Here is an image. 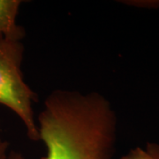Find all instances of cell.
<instances>
[{
	"label": "cell",
	"instance_id": "obj_1",
	"mask_svg": "<svg viewBox=\"0 0 159 159\" xmlns=\"http://www.w3.org/2000/svg\"><path fill=\"white\" fill-rule=\"evenodd\" d=\"M43 159H111L117 139V117L97 92L56 89L37 118Z\"/></svg>",
	"mask_w": 159,
	"mask_h": 159
},
{
	"label": "cell",
	"instance_id": "obj_2",
	"mask_svg": "<svg viewBox=\"0 0 159 159\" xmlns=\"http://www.w3.org/2000/svg\"><path fill=\"white\" fill-rule=\"evenodd\" d=\"M22 41L0 36V104L20 119L29 139L39 141L33 104L36 95L23 78Z\"/></svg>",
	"mask_w": 159,
	"mask_h": 159
},
{
	"label": "cell",
	"instance_id": "obj_3",
	"mask_svg": "<svg viewBox=\"0 0 159 159\" xmlns=\"http://www.w3.org/2000/svg\"><path fill=\"white\" fill-rule=\"evenodd\" d=\"M20 0H0V36L22 41L25 29L17 23Z\"/></svg>",
	"mask_w": 159,
	"mask_h": 159
},
{
	"label": "cell",
	"instance_id": "obj_4",
	"mask_svg": "<svg viewBox=\"0 0 159 159\" xmlns=\"http://www.w3.org/2000/svg\"><path fill=\"white\" fill-rule=\"evenodd\" d=\"M9 142L0 139V159H25L22 153L11 150L9 151Z\"/></svg>",
	"mask_w": 159,
	"mask_h": 159
},
{
	"label": "cell",
	"instance_id": "obj_5",
	"mask_svg": "<svg viewBox=\"0 0 159 159\" xmlns=\"http://www.w3.org/2000/svg\"><path fill=\"white\" fill-rule=\"evenodd\" d=\"M119 159H153L146 148H137L130 150L128 153Z\"/></svg>",
	"mask_w": 159,
	"mask_h": 159
},
{
	"label": "cell",
	"instance_id": "obj_6",
	"mask_svg": "<svg viewBox=\"0 0 159 159\" xmlns=\"http://www.w3.org/2000/svg\"><path fill=\"white\" fill-rule=\"evenodd\" d=\"M145 148L148 150V152L152 157L153 159H159V144L154 142L147 143Z\"/></svg>",
	"mask_w": 159,
	"mask_h": 159
}]
</instances>
